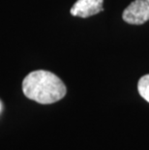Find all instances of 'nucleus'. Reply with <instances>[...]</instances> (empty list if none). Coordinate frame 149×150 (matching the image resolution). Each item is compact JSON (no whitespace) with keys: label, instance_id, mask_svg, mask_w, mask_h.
I'll list each match as a JSON object with an SVG mask.
<instances>
[{"label":"nucleus","instance_id":"obj_1","mask_svg":"<svg viewBox=\"0 0 149 150\" xmlns=\"http://www.w3.org/2000/svg\"><path fill=\"white\" fill-rule=\"evenodd\" d=\"M23 94L39 104L49 105L64 98L65 84L52 72L38 70L28 74L23 81Z\"/></svg>","mask_w":149,"mask_h":150},{"label":"nucleus","instance_id":"obj_2","mask_svg":"<svg viewBox=\"0 0 149 150\" xmlns=\"http://www.w3.org/2000/svg\"><path fill=\"white\" fill-rule=\"evenodd\" d=\"M127 23L139 25L149 21V0H135L123 12Z\"/></svg>","mask_w":149,"mask_h":150},{"label":"nucleus","instance_id":"obj_3","mask_svg":"<svg viewBox=\"0 0 149 150\" xmlns=\"http://www.w3.org/2000/svg\"><path fill=\"white\" fill-rule=\"evenodd\" d=\"M104 0H78L71 8V15L74 17L89 18L102 12Z\"/></svg>","mask_w":149,"mask_h":150},{"label":"nucleus","instance_id":"obj_4","mask_svg":"<svg viewBox=\"0 0 149 150\" xmlns=\"http://www.w3.org/2000/svg\"><path fill=\"white\" fill-rule=\"evenodd\" d=\"M138 90L139 95L149 103V75H145L139 79Z\"/></svg>","mask_w":149,"mask_h":150},{"label":"nucleus","instance_id":"obj_5","mask_svg":"<svg viewBox=\"0 0 149 150\" xmlns=\"http://www.w3.org/2000/svg\"><path fill=\"white\" fill-rule=\"evenodd\" d=\"M0 110H1V104H0Z\"/></svg>","mask_w":149,"mask_h":150}]
</instances>
